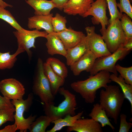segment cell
<instances>
[{
  "instance_id": "1",
  "label": "cell",
  "mask_w": 132,
  "mask_h": 132,
  "mask_svg": "<svg viewBox=\"0 0 132 132\" xmlns=\"http://www.w3.org/2000/svg\"><path fill=\"white\" fill-rule=\"evenodd\" d=\"M109 72L102 70L87 79L72 83L70 86L76 92L79 94L87 103L92 104L95 101L97 90L105 88L111 81Z\"/></svg>"
},
{
  "instance_id": "2",
  "label": "cell",
  "mask_w": 132,
  "mask_h": 132,
  "mask_svg": "<svg viewBox=\"0 0 132 132\" xmlns=\"http://www.w3.org/2000/svg\"><path fill=\"white\" fill-rule=\"evenodd\" d=\"M100 92L99 104L108 117L112 119L117 124L125 98L118 86L107 85Z\"/></svg>"
},
{
  "instance_id": "3",
  "label": "cell",
  "mask_w": 132,
  "mask_h": 132,
  "mask_svg": "<svg viewBox=\"0 0 132 132\" xmlns=\"http://www.w3.org/2000/svg\"><path fill=\"white\" fill-rule=\"evenodd\" d=\"M58 92L65 98L57 106L54 102L44 103V110L45 115L52 120L63 118L67 115H76L77 102L76 96L64 87H60Z\"/></svg>"
},
{
  "instance_id": "4",
  "label": "cell",
  "mask_w": 132,
  "mask_h": 132,
  "mask_svg": "<svg viewBox=\"0 0 132 132\" xmlns=\"http://www.w3.org/2000/svg\"><path fill=\"white\" fill-rule=\"evenodd\" d=\"M43 62L38 58L33 78L32 90L44 103L54 102L55 97L51 92L49 82L44 71Z\"/></svg>"
},
{
  "instance_id": "5",
  "label": "cell",
  "mask_w": 132,
  "mask_h": 132,
  "mask_svg": "<svg viewBox=\"0 0 132 132\" xmlns=\"http://www.w3.org/2000/svg\"><path fill=\"white\" fill-rule=\"evenodd\" d=\"M33 94L31 93L25 100L22 99L11 101L15 109L14 115V123L16 125L17 130H19L20 132H26L29 130L31 125L35 119L36 116L35 115H31L26 119L23 116L25 112L28 111L33 104Z\"/></svg>"
},
{
  "instance_id": "6",
  "label": "cell",
  "mask_w": 132,
  "mask_h": 132,
  "mask_svg": "<svg viewBox=\"0 0 132 132\" xmlns=\"http://www.w3.org/2000/svg\"><path fill=\"white\" fill-rule=\"evenodd\" d=\"M101 33L108 50L111 53L122 46L125 42L126 36L119 19L117 18L109 23L107 28Z\"/></svg>"
},
{
  "instance_id": "7",
  "label": "cell",
  "mask_w": 132,
  "mask_h": 132,
  "mask_svg": "<svg viewBox=\"0 0 132 132\" xmlns=\"http://www.w3.org/2000/svg\"><path fill=\"white\" fill-rule=\"evenodd\" d=\"M130 51L121 46L109 55L97 58L89 72L90 75H94L101 70H104L118 76L115 67L116 63L119 60L123 59Z\"/></svg>"
},
{
  "instance_id": "8",
  "label": "cell",
  "mask_w": 132,
  "mask_h": 132,
  "mask_svg": "<svg viewBox=\"0 0 132 132\" xmlns=\"http://www.w3.org/2000/svg\"><path fill=\"white\" fill-rule=\"evenodd\" d=\"M13 33L17 39L18 48L26 51L30 60L32 56V53L30 49L36 48V39L40 37L45 38L48 34L45 31H40L35 29L28 30L23 28L20 31H14Z\"/></svg>"
},
{
  "instance_id": "9",
  "label": "cell",
  "mask_w": 132,
  "mask_h": 132,
  "mask_svg": "<svg viewBox=\"0 0 132 132\" xmlns=\"http://www.w3.org/2000/svg\"><path fill=\"white\" fill-rule=\"evenodd\" d=\"M95 29L94 26H87L85 28L89 50L97 58L111 54L102 36L96 33Z\"/></svg>"
},
{
  "instance_id": "10",
  "label": "cell",
  "mask_w": 132,
  "mask_h": 132,
  "mask_svg": "<svg viewBox=\"0 0 132 132\" xmlns=\"http://www.w3.org/2000/svg\"><path fill=\"white\" fill-rule=\"evenodd\" d=\"M107 7L106 0H96L92 4L90 7L82 17L85 18L89 15L93 16L91 19L94 24H101L102 27L100 31L101 33L106 29V26L109 24L106 14Z\"/></svg>"
},
{
  "instance_id": "11",
  "label": "cell",
  "mask_w": 132,
  "mask_h": 132,
  "mask_svg": "<svg viewBox=\"0 0 132 132\" xmlns=\"http://www.w3.org/2000/svg\"><path fill=\"white\" fill-rule=\"evenodd\" d=\"M0 91L3 97L10 100L22 99L25 93L23 85L18 80L13 78L1 81Z\"/></svg>"
},
{
  "instance_id": "12",
  "label": "cell",
  "mask_w": 132,
  "mask_h": 132,
  "mask_svg": "<svg viewBox=\"0 0 132 132\" xmlns=\"http://www.w3.org/2000/svg\"><path fill=\"white\" fill-rule=\"evenodd\" d=\"M55 33L61 40L66 50L75 46L86 36L82 32L75 31L70 27L64 31Z\"/></svg>"
},
{
  "instance_id": "13",
  "label": "cell",
  "mask_w": 132,
  "mask_h": 132,
  "mask_svg": "<svg viewBox=\"0 0 132 132\" xmlns=\"http://www.w3.org/2000/svg\"><path fill=\"white\" fill-rule=\"evenodd\" d=\"M97 58L95 55L89 50L70 66L71 70L75 76L79 75L83 71L89 73Z\"/></svg>"
},
{
  "instance_id": "14",
  "label": "cell",
  "mask_w": 132,
  "mask_h": 132,
  "mask_svg": "<svg viewBox=\"0 0 132 132\" xmlns=\"http://www.w3.org/2000/svg\"><path fill=\"white\" fill-rule=\"evenodd\" d=\"M67 132H103L101 124L93 119L81 118L77 120L73 125L68 127Z\"/></svg>"
},
{
  "instance_id": "15",
  "label": "cell",
  "mask_w": 132,
  "mask_h": 132,
  "mask_svg": "<svg viewBox=\"0 0 132 132\" xmlns=\"http://www.w3.org/2000/svg\"><path fill=\"white\" fill-rule=\"evenodd\" d=\"M53 16L52 13L47 15H34L28 18V27L30 29H43L48 34L52 33L53 31L51 20Z\"/></svg>"
},
{
  "instance_id": "16",
  "label": "cell",
  "mask_w": 132,
  "mask_h": 132,
  "mask_svg": "<svg viewBox=\"0 0 132 132\" xmlns=\"http://www.w3.org/2000/svg\"><path fill=\"white\" fill-rule=\"evenodd\" d=\"M94 2L93 0H68L63 10L69 15H79L82 16Z\"/></svg>"
},
{
  "instance_id": "17",
  "label": "cell",
  "mask_w": 132,
  "mask_h": 132,
  "mask_svg": "<svg viewBox=\"0 0 132 132\" xmlns=\"http://www.w3.org/2000/svg\"><path fill=\"white\" fill-rule=\"evenodd\" d=\"M45 38L47 40L45 45L48 54L51 55H59L66 57L67 50L61 40L55 33L48 34Z\"/></svg>"
},
{
  "instance_id": "18",
  "label": "cell",
  "mask_w": 132,
  "mask_h": 132,
  "mask_svg": "<svg viewBox=\"0 0 132 132\" xmlns=\"http://www.w3.org/2000/svg\"><path fill=\"white\" fill-rule=\"evenodd\" d=\"M89 50L86 36L77 45L67 50L65 57L67 65L70 66Z\"/></svg>"
},
{
  "instance_id": "19",
  "label": "cell",
  "mask_w": 132,
  "mask_h": 132,
  "mask_svg": "<svg viewBox=\"0 0 132 132\" xmlns=\"http://www.w3.org/2000/svg\"><path fill=\"white\" fill-rule=\"evenodd\" d=\"M43 67L44 73L49 82L52 92L55 96L59 88L64 84L65 79L54 72L46 62L43 63Z\"/></svg>"
},
{
  "instance_id": "20",
  "label": "cell",
  "mask_w": 132,
  "mask_h": 132,
  "mask_svg": "<svg viewBox=\"0 0 132 132\" xmlns=\"http://www.w3.org/2000/svg\"><path fill=\"white\" fill-rule=\"evenodd\" d=\"M26 2L34 10L35 15H47L56 8L51 0H25Z\"/></svg>"
},
{
  "instance_id": "21",
  "label": "cell",
  "mask_w": 132,
  "mask_h": 132,
  "mask_svg": "<svg viewBox=\"0 0 132 132\" xmlns=\"http://www.w3.org/2000/svg\"><path fill=\"white\" fill-rule=\"evenodd\" d=\"M88 116L95 121L100 123L102 127L109 126L114 131L115 128L110 122L104 110L99 104H94Z\"/></svg>"
},
{
  "instance_id": "22",
  "label": "cell",
  "mask_w": 132,
  "mask_h": 132,
  "mask_svg": "<svg viewBox=\"0 0 132 132\" xmlns=\"http://www.w3.org/2000/svg\"><path fill=\"white\" fill-rule=\"evenodd\" d=\"M83 111H82L74 116L67 115L64 118L52 121L51 123L54 126L50 130H47V132H55L61 130L65 126H72L74 122L78 119L81 118Z\"/></svg>"
},
{
  "instance_id": "23",
  "label": "cell",
  "mask_w": 132,
  "mask_h": 132,
  "mask_svg": "<svg viewBox=\"0 0 132 132\" xmlns=\"http://www.w3.org/2000/svg\"><path fill=\"white\" fill-rule=\"evenodd\" d=\"M24 52L23 50L18 48L12 54H11L10 52L5 53L0 52V70L10 69L12 68L17 60V56Z\"/></svg>"
},
{
  "instance_id": "24",
  "label": "cell",
  "mask_w": 132,
  "mask_h": 132,
  "mask_svg": "<svg viewBox=\"0 0 132 132\" xmlns=\"http://www.w3.org/2000/svg\"><path fill=\"white\" fill-rule=\"evenodd\" d=\"M111 81L118 84L121 88L125 99L129 102L131 106V114L132 110V85L125 83L123 78L120 75L118 76L113 74L110 75Z\"/></svg>"
},
{
  "instance_id": "25",
  "label": "cell",
  "mask_w": 132,
  "mask_h": 132,
  "mask_svg": "<svg viewBox=\"0 0 132 132\" xmlns=\"http://www.w3.org/2000/svg\"><path fill=\"white\" fill-rule=\"evenodd\" d=\"M46 62L57 74L65 79L68 76V70L65 64L59 59L54 57L48 58Z\"/></svg>"
},
{
  "instance_id": "26",
  "label": "cell",
  "mask_w": 132,
  "mask_h": 132,
  "mask_svg": "<svg viewBox=\"0 0 132 132\" xmlns=\"http://www.w3.org/2000/svg\"><path fill=\"white\" fill-rule=\"evenodd\" d=\"M52 121L49 117L45 115L41 116L33 122L29 130L30 132H45Z\"/></svg>"
},
{
  "instance_id": "27",
  "label": "cell",
  "mask_w": 132,
  "mask_h": 132,
  "mask_svg": "<svg viewBox=\"0 0 132 132\" xmlns=\"http://www.w3.org/2000/svg\"><path fill=\"white\" fill-rule=\"evenodd\" d=\"M51 22L54 32L59 33L67 28L66 26V18L58 13L56 14L55 17H52Z\"/></svg>"
},
{
  "instance_id": "28",
  "label": "cell",
  "mask_w": 132,
  "mask_h": 132,
  "mask_svg": "<svg viewBox=\"0 0 132 132\" xmlns=\"http://www.w3.org/2000/svg\"><path fill=\"white\" fill-rule=\"evenodd\" d=\"M0 5V19L8 23L16 30L20 31L23 28L18 23L11 12Z\"/></svg>"
},
{
  "instance_id": "29",
  "label": "cell",
  "mask_w": 132,
  "mask_h": 132,
  "mask_svg": "<svg viewBox=\"0 0 132 132\" xmlns=\"http://www.w3.org/2000/svg\"><path fill=\"white\" fill-rule=\"evenodd\" d=\"M120 20L121 27L126 36V42L132 38V22L131 19L125 13L122 14Z\"/></svg>"
},
{
  "instance_id": "30",
  "label": "cell",
  "mask_w": 132,
  "mask_h": 132,
  "mask_svg": "<svg viewBox=\"0 0 132 132\" xmlns=\"http://www.w3.org/2000/svg\"><path fill=\"white\" fill-rule=\"evenodd\" d=\"M117 72L123 78L126 83L132 85V66L128 67H122L118 64L115 65Z\"/></svg>"
},
{
  "instance_id": "31",
  "label": "cell",
  "mask_w": 132,
  "mask_h": 132,
  "mask_svg": "<svg viewBox=\"0 0 132 132\" xmlns=\"http://www.w3.org/2000/svg\"><path fill=\"white\" fill-rule=\"evenodd\" d=\"M110 16L109 20V23L115 19H120L122 13H121L117 9V3L116 0H106Z\"/></svg>"
},
{
  "instance_id": "32",
  "label": "cell",
  "mask_w": 132,
  "mask_h": 132,
  "mask_svg": "<svg viewBox=\"0 0 132 132\" xmlns=\"http://www.w3.org/2000/svg\"><path fill=\"white\" fill-rule=\"evenodd\" d=\"M15 110L14 107L9 109H0V128L6 122L14 121V113Z\"/></svg>"
},
{
  "instance_id": "33",
  "label": "cell",
  "mask_w": 132,
  "mask_h": 132,
  "mask_svg": "<svg viewBox=\"0 0 132 132\" xmlns=\"http://www.w3.org/2000/svg\"><path fill=\"white\" fill-rule=\"evenodd\" d=\"M117 6L120 9V12L125 13L131 19H132V7L130 0H120Z\"/></svg>"
},
{
  "instance_id": "34",
  "label": "cell",
  "mask_w": 132,
  "mask_h": 132,
  "mask_svg": "<svg viewBox=\"0 0 132 132\" xmlns=\"http://www.w3.org/2000/svg\"><path fill=\"white\" fill-rule=\"evenodd\" d=\"M126 115L123 113L120 115V124L119 132H128L132 126V123L126 121Z\"/></svg>"
},
{
  "instance_id": "35",
  "label": "cell",
  "mask_w": 132,
  "mask_h": 132,
  "mask_svg": "<svg viewBox=\"0 0 132 132\" xmlns=\"http://www.w3.org/2000/svg\"><path fill=\"white\" fill-rule=\"evenodd\" d=\"M14 108L10 100L0 95V109H9Z\"/></svg>"
},
{
  "instance_id": "36",
  "label": "cell",
  "mask_w": 132,
  "mask_h": 132,
  "mask_svg": "<svg viewBox=\"0 0 132 132\" xmlns=\"http://www.w3.org/2000/svg\"><path fill=\"white\" fill-rule=\"evenodd\" d=\"M55 5L56 8L59 10H63L64 6L67 3L68 0H51Z\"/></svg>"
},
{
  "instance_id": "37",
  "label": "cell",
  "mask_w": 132,
  "mask_h": 132,
  "mask_svg": "<svg viewBox=\"0 0 132 132\" xmlns=\"http://www.w3.org/2000/svg\"><path fill=\"white\" fill-rule=\"evenodd\" d=\"M17 130L16 125L14 123L12 125H8L0 130V132H15Z\"/></svg>"
},
{
  "instance_id": "38",
  "label": "cell",
  "mask_w": 132,
  "mask_h": 132,
  "mask_svg": "<svg viewBox=\"0 0 132 132\" xmlns=\"http://www.w3.org/2000/svg\"><path fill=\"white\" fill-rule=\"evenodd\" d=\"M122 46L127 50L131 51L132 49V38H130L126 41Z\"/></svg>"
},
{
  "instance_id": "39",
  "label": "cell",
  "mask_w": 132,
  "mask_h": 132,
  "mask_svg": "<svg viewBox=\"0 0 132 132\" xmlns=\"http://www.w3.org/2000/svg\"><path fill=\"white\" fill-rule=\"evenodd\" d=\"M0 5L5 8L7 7L11 8L13 7L12 5L6 3L3 0H0Z\"/></svg>"
},
{
  "instance_id": "40",
  "label": "cell",
  "mask_w": 132,
  "mask_h": 132,
  "mask_svg": "<svg viewBox=\"0 0 132 132\" xmlns=\"http://www.w3.org/2000/svg\"><path fill=\"white\" fill-rule=\"evenodd\" d=\"M131 0V1H132V0Z\"/></svg>"
}]
</instances>
